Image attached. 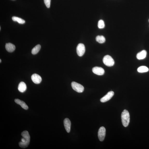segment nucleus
<instances>
[{"mask_svg":"<svg viewBox=\"0 0 149 149\" xmlns=\"http://www.w3.org/2000/svg\"><path fill=\"white\" fill-rule=\"evenodd\" d=\"M23 138L21 139V142L19 143V146L24 148L27 147L30 144V136L28 131H24L21 133Z\"/></svg>","mask_w":149,"mask_h":149,"instance_id":"obj_1","label":"nucleus"},{"mask_svg":"<svg viewBox=\"0 0 149 149\" xmlns=\"http://www.w3.org/2000/svg\"><path fill=\"white\" fill-rule=\"evenodd\" d=\"M122 123L124 126L127 127L130 122V115L128 111L124 110L122 113L121 115Z\"/></svg>","mask_w":149,"mask_h":149,"instance_id":"obj_2","label":"nucleus"},{"mask_svg":"<svg viewBox=\"0 0 149 149\" xmlns=\"http://www.w3.org/2000/svg\"><path fill=\"white\" fill-rule=\"evenodd\" d=\"M103 61L104 64L108 67H111L114 64L115 62L111 56L106 55L104 56L103 59Z\"/></svg>","mask_w":149,"mask_h":149,"instance_id":"obj_3","label":"nucleus"},{"mask_svg":"<svg viewBox=\"0 0 149 149\" xmlns=\"http://www.w3.org/2000/svg\"><path fill=\"white\" fill-rule=\"evenodd\" d=\"M71 86L73 89L77 92L81 93L84 92V87L78 83L74 82H72Z\"/></svg>","mask_w":149,"mask_h":149,"instance_id":"obj_4","label":"nucleus"},{"mask_svg":"<svg viewBox=\"0 0 149 149\" xmlns=\"http://www.w3.org/2000/svg\"><path fill=\"white\" fill-rule=\"evenodd\" d=\"M76 50L77 55L80 57L84 55L85 51V46L82 43L79 44L77 46Z\"/></svg>","mask_w":149,"mask_h":149,"instance_id":"obj_5","label":"nucleus"},{"mask_svg":"<svg viewBox=\"0 0 149 149\" xmlns=\"http://www.w3.org/2000/svg\"><path fill=\"white\" fill-rule=\"evenodd\" d=\"M98 137L99 140L102 142L104 140L106 136V129L105 128L102 127L100 128L98 132Z\"/></svg>","mask_w":149,"mask_h":149,"instance_id":"obj_6","label":"nucleus"},{"mask_svg":"<svg viewBox=\"0 0 149 149\" xmlns=\"http://www.w3.org/2000/svg\"><path fill=\"white\" fill-rule=\"evenodd\" d=\"M114 94L113 92L110 91L108 92L107 94L100 99V101L102 102H105L109 100L113 97Z\"/></svg>","mask_w":149,"mask_h":149,"instance_id":"obj_7","label":"nucleus"},{"mask_svg":"<svg viewBox=\"0 0 149 149\" xmlns=\"http://www.w3.org/2000/svg\"><path fill=\"white\" fill-rule=\"evenodd\" d=\"M92 71L94 74L99 75H103L105 72L102 68L98 67H93L92 69Z\"/></svg>","mask_w":149,"mask_h":149,"instance_id":"obj_8","label":"nucleus"},{"mask_svg":"<svg viewBox=\"0 0 149 149\" xmlns=\"http://www.w3.org/2000/svg\"><path fill=\"white\" fill-rule=\"evenodd\" d=\"M31 79L33 82L36 84H40L42 80L41 77L39 75L36 73L32 75Z\"/></svg>","mask_w":149,"mask_h":149,"instance_id":"obj_9","label":"nucleus"},{"mask_svg":"<svg viewBox=\"0 0 149 149\" xmlns=\"http://www.w3.org/2000/svg\"><path fill=\"white\" fill-rule=\"evenodd\" d=\"M64 125L65 129L67 133H69L71 130V121L68 118H66L64 120Z\"/></svg>","mask_w":149,"mask_h":149,"instance_id":"obj_10","label":"nucleus"},{"mask_svg":"<svg viewBox=\"0 0 149 149\" xmlns=\"http://www.w3.org/2000/svg\"><path fill=\"white\" fill-rule=\"evenodd\" d=\"M5 48L7 51L9 52H12L15 50V47L14 44L11 43L6 44Z\"/></svg>","mask_w":149,"mask_h":149,"instance_id":"obj_11","label":"nucleus"},{"mask_svg":"<svg viewBox=\"0 0 149 149\" xmlns=\"http://www.w3.org/2000/svg\"><path fill=\"white\" fill-rule=\"evenodd\" d=\"M14 101L15 103L20 105L23 109L25 110L28 109V107L25 102L19 99H15Z\"/></svg>","mask_w":149,"mask_h":149,"instance_id":"obj_12","label":"nucleus"},{"mask_svg":"<svg viewBox=\"0 0 149 149\" xmlns=\"http://www.w3.org/2000/svg\"><path fill=\"white\" fill-rule=\"evenodd\" d=\"M147 53L146 50H143L137 54L136 57L139 60L144 59L146 57Z\"/></svg>","mask_w":149,"mask_h":149,"instance_id":"obj_13","label":"nucleus"},{"mask_svg":"<svg viewBox=\"0 0 149 149\" xmlns=\"http://www.w3.org/2000/svg\"><path fill=\"white\" fill-rule=\"evenodd\" d=\"M26 85L24 82H21L19 83L18 86V90L19 92H24L26 91Z\"/></svg>","mask_w":149,"mask_h":149,"instance_id":"obj_14","label":"nucleus"},{"mask_svg":"<svg viewBox=\"0 0 149 149\" xmlns=\"http://www.w3.org/2000/svg\"><path fill=\"white\" fill-rule=\"evenodd\" d=\"M41 48V46L40 44H38L33 48L32 50V53L33 55H36L40 51Z\"/></svg>","mask_w":149,"mask_h":149,"instance_id":"obj_15","label":"nucleus"},{"mask_svg":"<svg viewBox=\"0 0 149 149\" xmlns=\"http://www.w3.org/2000/svg\"><path fill=\"white\" fill-rule=\"evenodd\" d=\"M96 41L100 43H103L106 41V39L103 36H98L96 37Z\"/></svg>","mask_w":149,"mask_h":149,"instance_id":"obj_16","label":"nucleus"},{"mask_svg":"<svg viewBox=\"0 0 149 149\" xmlns=\"http://www.w3.org/2000/svg\"><path fill=\"white\" fill-rule=\"evenodd\" d=\"M12 19L14 21H16L20 24H24L25 22V21L24 20L17 17L13 16Z\"/></svg>","mask_w":149,"mask_h":149,"instance_id":"obj_17","label":"nucleus"},{"mask_svg":"<svg viewBox=\"0 0 149 149\" xmlns=\"http://www.w3.org/2000/svg\"><path fill=\"white\" fill-rule=\"evenodd\" d=\"M149 69L148 67L145 66H141L139 67L138 69V71L140 73H144L148 72Z\"/></svg>","mask_w":149,"mask_h":149,"instance_id":"obj_18","label":"nucleus"},{"mask_svg":"<svg viewBox=\"0 0 149 149\" xmlns=\"http://www.w3.org/2000/svg\"><path fill=\"white\" fill-rule=\"evenodd\" d=\"M105 26L104 21L102 20H100L98 21V27L100 29L103 28Z\"/></svg>","mask_w":149,"mask_h":149,"instance_id":"obj_19","label":"nucleus"},{"mask_svg":"<svg viewBox=\"0 0 149 149\" xmlns=\"http://www.w3.org/2000/svg\"><path fill=\"white\" fill-rule=\"evenodd\" d=\"M51 0H44V4L46 7L49 8L50 7Z\"/></svg>","mask_w":149,"mask_h":149,"instance_id":"obj_20","label":"nucleus"},{"mask_svg":"<svg viewBox=\"0 0 149 149\" xmlns=\"http://www.w3.org/2000/svg\"><path fill=\"white\" fill-rule=\"evenodd\" d=\"M1 59H0V63H1Z\"/></svg>","mask_w":149,"mask_h":149,"instance_id":"obj_21","label":"nucleus"},{"mask_svg":"<svg viewBox=\"0 0 149 149\" xmlns=\"http://www.w3.org/2000/svg\"></svg>","mask_w":149,"mask_h":149,"instance_id":"obj_22","label":"nucleus"}]
</instances>
